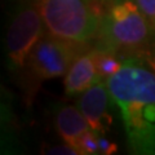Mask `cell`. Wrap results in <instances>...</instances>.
Listing matches in <instances>:
<instances>
[{
    "label": "cell",
    "instance_id": "10",
    "mask_svg": "<svg viewBox=\"0 0 155 155\" xmlns=\"http://www.w3.org/2000/svg\"><path fill=\"white\" fill-rule=\"evenodd\" d=\"M79 150L81 155H96L100 154L98 134L92 129H88L79 140Z\"/></svg>",
    "mask_w": 155,
    "mask_h": 155
},
{
    "label": "cell",
    "instance_id": "7",
    "mask_svg": "<svg viewBox=\"0 0 155 155\" xmlns=\"http://www.w3.org/2000/svg\"><path fill=\"white\" fill-rule=\"evenodd\" d=\"M100 80L101 78L94 65L92 48H88L72 61L71 66L65 74V93L70 97L79 96Z\"/></svg>",
    "mask_w": 155,
    "mask_h": 155
},
{
    "label": "cell",
    "instance_id": "17",
    "mask_svg": "<svg viewBox=\"0 0 155 155\" xmlns=\"http://www.w3.org/2000/svg\"><path fill=\"white\" fill-rule=\"evenodd\" d=\"M154 25H155V23H154Z\"/></svg>",
    "mask_w": 155,
    "mask_h": 155
},
{
    "label": "cell",
    "instance_id": "1",
    "mask_svg": "<svg viewBox=\"0 0 155 155\" xmlns=\"http://www.w3.org/2000/svg\"><path fill=\"white\" fill-rule=\"evenodd\" d=\"M119 109L128 151L155 155V72L140 56L125 57L120 70L106 79Z\"/></svg>",
    "mask_w": 155,
    "mask_h": 155
},
{
    "label": "cell",
    "instance_id": "16",
    "mask_svg": "<svg viewBox=\"0 0 155 155\" xmlns=\"http://www.w3.org/2000/svg\"><path fill=\"white\" fill-rule=\"evenodd\" d=\"M84 2H87V3H89V4H93L96 0H84Z\"/></svg>",
    "mask_w": 155,
    "mask_h": 155
},
{
    "label": "cell",
    "instance_id": "9",
    "mask_svg": "<svg viewBox=\"0 0 155 155\" xmlns=\"http://www.w3.org/2000/svg\"><path fill=\"white\" fill-rule=\"evenodd\" d=\"M92 53H93L94 65L101 80H106L110 76L116 74L123 65L124 58H122V56L113 51L93 47L92 48Z\"/></svg>",
    "mask_w": 155,
    "mask_h": 155
},
{
    "label": "cell",
    "instance_id": "3",
    "mask_svg": "<svg viewBox=\"0 0 155 155\" xmlns=\"http://www.w3.org/2000/svg\"><path fill=\"white\" fill-rule=\"evenodd\" d=\"M45 30L53 36L88 44L97 38L101 13L84 0H34Z\"/></svg>",
    "mask_w": 155,
    "mask_h": 155
},
{
    "label": "cell",
    "instance_id": "4",
    "mask_svg": "<svg viewBox=\"0 0 155 155\" xmlns=\"http://www.w3.org/2000/svg\"><path fill=\"white\" fill-rule=\"evenodd\" d=\"M87 49V44L69 41L48 34L34 47L23 70L35 88L44 80L65 76L72 61Z\"/></svg>",
    "mask_w": 155,
    "mask_h": 155
},
{
    "label": "cell",
    "instance_id": "6",
    "mask_svg": "<svg viewBox=\"0 0 155 155\" xmlns=\"http://www.w3.org/2000/svg\"><path fill=\"white\" fill-rule=\"evenodd\" d=\"M111 96L106 80H100L78 96L76 106L84 115L89 128L97 134H106L110 130L113 116L109 111Z\"/></svg>",
    "mask_w": 155,
    "mask_h": 155
},
{
    "label": "cell",
    "instance_id": "5",
    "mask_svg": "<svg viewBox=\"0 0 155 155\" xmlns=\"http://www.w3.org/2000/svg\"><path fill=\"white\" fill-rule=\"evenodd\" d=\"M45 26L35 4H23L13 14L5 34V56L8 69L23 70L25 64L40 39Z\"/></svg>",
    "mask_w": 155,
    "mask_h": 155
},
{
    "label": "cell",
    "instance_id": "8",
    "mask_svg": "<svg viewBox=\"0 0 155 155\" xmlns=\"http://www.w3.org/2000/svg\"><path fill=\"white\" fill-rule=\"evenodd\" d=\"M54 127L62 141L72 145L78 150L80 137L91 129L79 107L72 105H61L56 109Z\"/></svg>",
    "mask_w": 155,
    "mask_h": 155
},
{
    "label": "cell",
    "instance_id": "14",
    "mask_svg": "<svg viewBox=\"0 0 155 155\" xmlns=\"http://www.w3.org/2000/svg\"><path fill=\"white\" fill-rule=\"evenodd\" d=\"M140 57H142L143 60L147 62V65L151 67V69L154 70V72H155V41Z\"/></svg>",
    "mask_w": 155,
    "mask_h": 155
},
{
    "label": "cell",
    "instance_id": "12",
    "mask_svg": "<svg viewBox=\"0 0 155 155\" xmlns=\"http://www.w3.org/2000/svg\"><path fill=\"white\" fill-rule=\"evenodd\" d=\"M113 0H110V3ZM145 16L155 23V0H132ZM109 3V4H110Z\"/></svg>",
    "mask_w": 155,
    "mask_h": 155
},
{
    "label": "cell",
    "instance_id": "11",
    "mask_svg": "<svg viewBox=\"0 0 155 155\" xmlns=\"http://www.w3.org/2000/svg\"><path fill=\"white\" fill-rule=\"evenodd\" d=\"M43 153L49 155H81L76 147L66 142L61 145H54V146H48Z\"/></svg>",
    "mask_w": 155,
    "mask_h": 155
},
{
    "label": "cell",
    "instance_id": "13",
    "mask_svg": "<svg viewBox=\"0 0 155 155\" xmlns=\"http://www.w3.org/2000/svg\"><path fill=\"white\" fill-rule=\"evenodd\" d=\"M98 147L100 154L102 155H111L118 151V145L107 140L105 134H98Z\"/></svg>",
    "mask_w": 155,
    "mask_h": 155
},
{
    "label": "cell",
    "instance_id": "2",
    "mask_svg": "<svg viewBox=\"0 0 155 155\" xmlns=\"http://www.w3.org/2000/svg\"><path fill=\"white\" fill-rule=\"evenodd\" d=\"M96 48L141 56L155 41V25L132 0H113L102 13Z\"/></svg>",
    "mask_w": 155,
    "mask_h": 155
},
{
    "label": "cell",
    "instance_id": "15",
    "mask_svg": "<svg viewBox=\"0 0 155 155\" xmlns=\"http://www.w3.org/2000/svg\"><path fill=\"white\" fill-rule=\"evenodd\" d=\"M97 2H98V0H96V2H94L93 4H96ZM100 2H101V3H104V4H107V5H109V3H110V0H100Z\"/></svg>",
    "mask_w": 155,
    "mask_h": 155
}]
</instances>
